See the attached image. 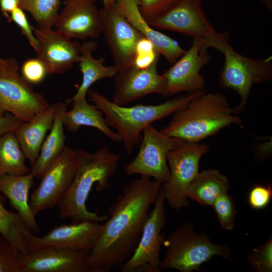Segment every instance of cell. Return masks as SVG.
Masks as SVG:
<instances>
[{
  "label": "cell",
  "mask_w": 272,
  "mask_h": 272,
  "mask_svg": "<svg viewBox=\"0 0 272 272\" xmlns=\"http://www.w3.org/2000/svg\"><path fill=\"white\" fill-rule=\"evenodd\" d=\"M209 150L205 144L184 142L169 152L170 176L162 188L166 201L172 209L178 210L188 206L189 187L199 172L200 159Z\"/></svg>",
  "instance_id": "cell-8"
},
{
  "label": "cell",
  "mask_w": 272,
  "mask_h": 272,
  "mask_svg": "<svg viewBox=\"0 0 272 272\" xmlns=\"http://www.w3.org/2000/svg\"><path fill=\"white\" fill-rule=\"evenodd\" d=\"M23 122L11 113L0 116V136L8 132H15Z\"/></svg>",
  "instance_id": "cell-38"
},
{
  "label": "cell",
  "mask_w": 272,
  "mask_h": 272,
  "mask_svg": "<svg viewBox=\"0 0 272 272\" xmlns=\"http://www.w3.org/2000/svg\"><path fill=\"white\" fill-rule=\"evenodd\" d=\"M232 124L243 127L242 119L233 113L227 98L218 92H203L175 112L160 131L184 142L198 143Z\"/></svg>",
  "instance_id": "cell-4"
},
{
  "label": "cell",
  "mask_w": 272,
  "mask_h": 272,
  "mask_svg": "<svg viewBox=\"0 0 272 272\" xmlns=\"http://www.w3.org/2000/svg\"><path fill=\"white\" fill-rule=\"evenodd\" d=\"M78 152L75 175L58 205L59 217L72 222H105L108 215L99 216L90 211L86 202L94 185L98 192L109 187L110 180L117 169L120 156L106 147L92 153L79 148Z\"/></svg>",
  "instance_id": "cell-2"
},
{
  "label": "cell",
  "mask_w": 272,
  "mask_h": 272,
  "mask_svg": "<svg viewBox=\"0 0 272 272\" xmlns=\"http://www.w3.org/2000/svg\"><path fill=\"white\" fill-rule=\"evenodd\" d=\"M60 102L49 105L30 121L23 122L15 132L31 167L36 162L47 132L52 126Z\"/></svg>",
  "instance_id": "cell-21"
},
{
  "label": "cell",
  "mask_w": 272,
  "mask_h": 272,
  "mask_svg": "<svg viewBox=\"0 0 272 272\" xmlns=\"http://www.w3.org/2000/svg\"><path fill=\"white\" fill-rule=\"evenodd\" d=\"M30 172L25 175H4L0 177V192L9 200L12 206L34 233L40 231L29 204V194L34 179Z\"/></svg>",
  "instance_id": "cell-22"
},
{
  "label": "cell",
  "mask_w": 272,
  "mask_h": 272,
  "mask_svg": "<svg viewBox=\"0 0 272 272\" xmlns=\"http://www.w3.org/2000/svg\"><path fill=\"white\" fill-rule=\"evenodd\" d=\"M118 0H101L103 3V8H108L115 4Z\"/></svg>",
  "instance_id": "cell-40"
},
{
  "label": "cell",
  "mask_w": 272,
  "mask_h": 272,
  "mask_svg": "<svg viewBox=\"0 0 272 272\" xmlns=\"http://www.w3.org/2000/svg\"><path fill=\"white\" fill-rule=\"evenodd\" d=\"M272 197L271 185L266 186L255 185L250 190L248 197L249 205L255 210H261L270 202Z\"/></svg>",
  "instance_id": "cell-37"
},
{
  "label": "cell",
  "mask_w": 272,
  "mask_h": 272,
  "mask_svg": "<svg viewBox=\"0 0 272 272\" xmlns=\"http://www.w3.org/2000/svg\"><path fill=\"white\" fill-rule=\"evenodd\" d=\"M165 198L162 185L144 226L134 252L119 268L121 272H160L161 248L165 239L161 232L166 222Z\"/></svg>",
  "instance_id": "cell-9"
},
{
  "label": "cell",
  "mask_w": 272,
  "mask_h": 272,
  "mask_svg": "<svg viewBox=\"0 0 272 272\" xmlns=\"http://www.w3.org/2000/svg\"><path fill=\"white\" fill-rule=\"evenodd\" d=\"M103 225L91 221L72 222L52 229L45 235L38 237L34 234L30 236L27 250L30 251L46 246H55L78 250L91 251L95 245Z\"/></svg>",
  "instance_id": "cell-15"
},
{
  "label": "cell",
  "mask_w": 272,
  "mask_h": 272,
  "mask_svg": "<svg viewBox=\"0 0 272 272\" xmlns=\"http://www.w3.org/2000/svg\"><path fill=\"white\" fill-rule=\"evenodd\" d=\"M19 7L29 12L43 29L52 28L59 16L60 0H19Z\"/></svg>",
  "instance_id": "cell-29"
},
{
  "label": "cell",
  "mask_w": 272,
  "mask_h": 272,
  "mask_svg": "<svg viewBox=\"0 0 272 272\" xmlns=\"http://www.w3.org/2000/svg\"><path fill=\"white\" fill-rule=\"evenodd\" d=\"M203 92L188 93L157 105L138 104L130 107L117 105L93 89H90L87 94L90 100L104 114L108 125L116 130L125 153L130 155L140 142L141 133L147 127L184 108L191 100Z\"/></svg>",
  "instance_id": "cell-3"
},
{
  "label": "cell",
  "mask_w": 272,
  "mask_h": 272,
  "mask_svg": "<svg viewBox=\"0 0 272 272\" xmlns=\"http://www.w3.org/2000/svg\"><path fill=\"white\" fill-rule=\"evenodd\" d=\"M260 1L266 8L269 12L272 10V0H259Z\"/></svg>",
  "instance_id": "cell-41"
},
{
  "label": "cell",
  "mask_w": 272,
  "mask_h": 272,
  "mask_svg": "<svg viewBox=\"0 0 272 272\" xmlns=\"http://www.w3.org/2000/svg\"><path fill=\"white\" fill-rule=\"evenodd\" d=\"M97 0H63V8L54 25L56 30L72 39L98 38L102 34Z\"/></svg>",
  "instance_id": "cell-19"
},
{
  "label": "cell",
  "mask_w": 272,
  "mask_h": 272,
  "mask_svg": "<svg viewBox=\"0 0 272 272\" xmlns=\"http://www.w3.org/2000/svg\"><path fill=\"white\" fill-rule=\"evenodd\" d=\"M67 107L66 103L60 102L49 133L43 141L38 156L31 168V172L35 178H41L48 167L61 154L65 147L62 118Z\"/></svg>",
  "instance_id": "cell-25"
},
{
  "label": "cell",
  "mask_w": 272,
  "mask_h": 272,
  "mask_svg": "<svg viewBox=\"0 0 272 272\" xmlns=\"http://www.w3.org/2000/svg\"><path fill=\"white\" fill-rule=\"evenodd\" d=\"M212 207L221 227L228 231L233 230L236 212L232 197L227 193L223 194L215 200Z\"/></svg>",
  "instance_id": "cell-30"
},
{
  "label": "cell",
  "mask_w": 272,
  "mask_h": 272,
  "mask_svg": "<svg viewBox=\"0 0 272 272\" xmlns=\"http://www.w3.org/2000/svg\"><path fill=\"white\" fill-rule=\"evenodd\" d=\"M22 253L0 234V272H20Z\"/></svg>",
  "instance_id": "cell-31"
},
{
  "label": "cell",
  "mask_w": 272,
  "mask_h": 272,
  "mask_svg": "<svg viewBox=\"0 0 272 272\" xmlns=\"http://www.w3.org/2000/svg\"><path fill=\"white\" fill-rule=\"evenodd\" d=\"M158 62L147 69L131 66L118 72L115 76L112 101L125 106L151 94L165 96V81L158 72Z\"/></svg>",
  "instance_id": "cell-17"
},
{
  "label": "cell",
  "mask_w": 272,
  "mask_h": 272,
  "mask_svg": "<svg viewBox=\"0 0 272 272\" xmlns=\"http://www.w3.org/2000/svg\"><path fill=\"white\" fill-rule=\"evenodd\" d=\"M251 266L258 272L272 271V238L264 244L254 248L248 255Z\"/></svg>",
  "instance_id": "cell-33"
},
{
  "label": "cell",
  "mask_w": 272,
  "mask_h": 272,
  "mask_svg": "<svg viewBox=\"0 0 272 272\" xmlns=\"http://www.w3.org/2000/svg\"><path fill=\"white\" fill-rule=\"evenodd\" d=\"M25 159L15 132L0 136V177L30 173L31 168L26 165Z\"/></svg>",
  "instance_id": "cell-27"
},
{
  "label": "cell",
  "mask_w": 272,
  "mask_h": 272,
  "mask_svg": "<svg viewBox=\"0 0 272 272\" xmlns=\"http://www.w3.org/2000/svg\"><path fill=\"white\" fill-rule=\"evenodd\" d=\"M19 7V0H0L1 10L6 16Z\"/></svg>",
  "instance_id": "cell-39"
},
{
  "label": "cell",
  "mask_w": 272,
  "mask_h": 272,
  "mask_svg": "<svg viewBox=\"0 0 272 272\" xmlns=\"http://www.w3.org/2000/svg\"><path fill=\"white\" fill-rule=\"evenodd\" d=\"M184 142L150 125L143 131L142 141L137 156L124 165L126 174L147 176L162 184L165 183L170 176L167 155Z\"/></svg>",
  "instance_id": "cell-10"
},
{
  "label": "cell",
  "mask_w": 272,
  "mask_h": 272,
  "mask_svg": "<svg viewBox=\"0 0 272 272\" xmlns=\"http://www.w3.org/2000/svg\"><path fill=\"white\" fill-rule=\"evenodd\" d=\"M0 234L22 254L28 252V239L34 234L19 214L7 210L1 199Z\"/></svg>",
  "instance_id": "cell-28"
},
{
  "label": "cell",
  "mask_w": 272,
  "mask_h": 272,
  "mask_svg": "<svg viewBox=\"0 0 272 272\" xmlns=\"http://www.w3.org/2000/svg\"><path fill=\"white\" fill-rule=\"evenodd\" d=\"M146 20L153 27L192 38L203 39L216 32L205 14L201 0H179L162 14Z\"/></svg>",
  "instance_id": "cell-14"
},
{
  "label": "cell",
  "mask_w": 272,
  "mask_h": 272,
  "mask_svg": "<svg viewBox=\"0 0 272 272\" xmlns=\"http://www.w3.org/2000/svg\"><path fill=\"white\" fill-rule=\"evenodd\" d=\"M102 34L118 72L132 65L137 42L144 37L127 20L116 3L100 10Z\"/></svg>",
  "instance_id": "cell-13"
},
{
  "label": "cell",
  "mask_w": 272,
  "mask_h": 272,
  "mask_svg": "<svg viewBox=\"0 0 272 272\" xmlns=\"http://www.w3.org/2000/svg\"><path fill=\"white\" fill-rule=\"evenodd\" d=\"M203 38H194L190 48L161 75L165 85V97L185 92L204 91L205 83L200 74L211 56Z\"/></svg>",
  "instance_id": "cell-12"
},
{
  "label": "cell",
  "mask_w": 272,
  "mask_h": 272,
  "mask_svg": "<svg viewBox=\"0 0 272 272\" xmlns=\"http://www.w3.org/2000/svg\"><path fill=\"white\" fill-rule=\"evenodd\" d=\"M10 14L11 19L20 28L31 47L37 52L39 43L34 35L33 27L30 25L24 10L19 7Z\"/></svg>",
  "instance_id": "cell-36"
},
{
  "label": "cell",
  "mask_w": 272,
  "mask_h": 272,
  "mask_svg": "<svg viewBox=\"0 0 272 272\" xmlns=\"http://www.w3.org/2000/svg\"><path fill=\"white\" fill-rule=\"evenodd\" d=\"M227 31H216L203 38L209 48H213L224 55V61L219 73V84L235 91L240 98L239 105L232 108L234 114L245 108L252 86L263 84L272 78V56L255 59L245 56L237 51L229 43Z\"/></svg>",
  "instance_id": "cell-5"
},
{
  "label": "cell",
  "mask_w": 272,
  "mask_h": 272,
  "mask_svg": "<svg viewBox=\"0 0 272 272\" xmlns=\"http://www.w3.org/2000/svg\"><path fill=\"white\" fill-rule=\"evenodd\" d=\"M162 184L140 176L122 188L110 206L108 217L90 251L87 272H109L132 255Z\"/></svg>",
  "instance_id": "cell-1"
},
{
  "label": "cell",
  "mask_w": 272,
  "mask_h": 272,
  "mask_svg": "<svg viewBox=\"0 0 272 272\" xmlns=\"http://www.w3.org/2000/svg\"><path fill=\"white\" fill-rule=\"evenodd\" d=\"M8 58L2 59L0 58V72L5 67L7 63Z\"/></svg>",
  "instance_id": "cell-42"
},
{
  "label": "cell",
  "mask_w": 272,
  "mask_h": 272,
  "mask_svg": "<svg viewBox=\"0 0 272 272\" xmlns=\"http://www.w3.org/2000/svg\"><path fill=\"white\" fill-rule=\"evenodd\" d=\"M72 108L63 115V125L70 132L77 131L80 127L86 126L97 129L111 141L122 142L117 132L112 131L107 124L102 112L94 104H90L86 97L71 99Z\"/></svg>",
  "instance_id": "cell-23"
},
{
  "label": "cell",
  "mask_w": 272,
  "mask_h": 272,
  "mask_svg": "<svg viewBox=\"0 0 272 272\" xmlns=\"http://www.w3.org/2000/svg\"><path fill=\"white\" fill-rule=\"evenodd\" d=\"M163 245L166 251L161 260L162 269H173L180 272L199 270L202 264L216 255L232 260L228 245L213 243L207 235L196 232L193 226L186 222L165 238Z\"/></svg>",
  "instance_id": "cell-6"
},
{
  "label": "cell",
  "mask_w": 272,
  "mask_h": 272,
  "mask_svg": "<svg viewBox=\"0 0 272 272\" xmlns=\"http://www.w3.org/2000/svg\"><path fill=\"white\" fill-rule=\"evenodd\" d=\"M159 55L153 44L143 37L137 43L132 66L138 69H147L159 60Z\"/></svg>",
  "instance_id": "cell-32"
},
{
  "label": "cell",
  "mask_w": 272,
  "mask_h": 272,
  "mask_svg": "<svg viewBox=\"0 0 272 272\" xmlns=\"http://www.w3.org/2000/svg\"><path fill=\"white\" fill-rule=\"evenodd\" d=\"M90 251L46 246L22 254L20 272H87Z\"/></svg>",
  "instance_id": "cell-16"
},
{
  "label": "cell",
  "mask_w": 272,
  "mask_h": 272,
  "mask_svg": "<svg viewBox=\"0 0 272 272\" xmlns=\"http://www.w3.org/2000/svg\"><path fill=\"white\" fill-rule=\"evenodd\" d=\"M21 76L31 85L38 84L48 75L44 62L37 56L25 60L21 68Z\"/></svg>",
  "instance_id": "cell-34"
},
{
  "label": "cell",
  "mask_w": 272,
  "mask_h": 272,
  "mask_svg": "<svg viewBox=\"0 0 272 272\" xmlns=\"http://www.w3.org/2000/svg\"><path fill=\"white\" fill-rule=\"evenodd\" d=\"M33 29L39 43L37 57L45 64L49 75L64 73L79 61L81 43L56 29Z\"/></svg>",
  "instance_id": "cell-18"
},
{
  "label": "cell",
  "mask_w": 272,
  "mask_h": 272,
  "mask_svg": "<svg viewBox=\"0 0 272 272\" xmlns=\"http://www.w3.org/2000/svg\"><path fill=\"white\" fill-rule=\"evenodd\" d=\"M139 1L140 11L145 19H148L162 14L179 0Z\"/></svg>",
  "instance_id": "cell-35"
},
{
  "label": "cell",
  "mask_w": 272,
  "mask_h": 272,
  "mask_svg": "<svg viewBox=\"0 0 272 272\" xmlns=\"http://www.w3.org/2000/svg\"><path fill=\"white\" fill-rule=\"evenodd\" d=\"M78 154V149L65 146L45 171L30 197V206L35 216L42 211L58 206L73 179Z\"/></svg>",
  "instance_id": "cell-11"
},
{
  "label": "cell",
  "mask_w": 272,
  "mask_h": 272,
  "mask_svg": "<svg viewBox=\"0 0 272 272\" xmlns=\"http://www.w3.org/2000/svg\"><path fill=\"white\" fill-rule=\"evenodd\" d=\"M97 47L94 41H85L81 44L79 63L82 74V81L77 92L71 99L86 97L91 86L96 82L115 77L118 70L114 65H105V58H95L93 53Z\"/></svg>",
  "instance_id": "cell-24"
},
{
  "label": "cell",
  "mask_w": 272,
  "mask_h": 272,
  "mask_svg": "<svg viewBox=\"0 0 272 272\" xmlns=\"http://www.w3.org/2000/svg\"><path fill=\"white\" fill-rule=\"evenodd\" d=\"M139 0H118L116 4L129 23L172 64L185 52L178 42L153 28L142 15Z\"/></svg>",
  "instance_id": "cell-20"
},
{
  "label": "cell",
  "mask_w": 272,
  "mask_h": 272,
  "mask_svg": "<svg viewBox=\"0 0 272 272\" xmlns=\"http://www.w3.org/2000/svg\"><path fill=\"white\" fill-rule=\"evenodd\" d=\"M19 71L17 61L8 58L0 72V116L11 113L27 122L49 105L44 96L35 91L32 85L23 78Z\"/></svg>",
  "instance_id": "cell-7"
},
{
  "label": "cell",
  "mask_w": 272,
  "mask_h": 272,
  "mask_svg": "<svg viewBox=\"0 0 272 272\" xmlns=\"http://www.w3.org/2000/svg\"><path fill=\"white\" fill-rule=\"evenodd\" d=\"M227 177L218 170L209 169L198 172L191 183L187 197L204 206H211L220 195L229 189Z\"/></svg>",
  "instance_id": "cell-26"
}]
</instances>
